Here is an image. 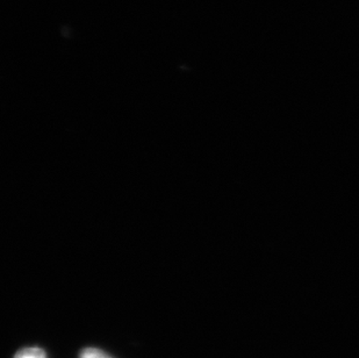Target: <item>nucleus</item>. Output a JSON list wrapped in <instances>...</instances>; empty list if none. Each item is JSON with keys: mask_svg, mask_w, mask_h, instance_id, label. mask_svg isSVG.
I'll return each instance as SVG.
<instances>
[{"mask_svg": "<svg viewBox=\"0 0 359 358\" xmlns=\"http://www.w3.org/2000/svg\"><path fill=\"white\" fill-rule=\"evenodd\" d=\"M79 358H112L105 352L97 348H85L79 354Z\"/></svg>", "mask_w": 359, "mask_h": 358, "instance_id": "f03ea898", "label": "nucleus"}, {"mask_svg": "<svg viewBox=\"0 0 359 358\" xmlns=\"http://www.w3.org/2000/svg\"><path fill=\"white\" fill-rule=\"evenodd\" d=\"M14 358H47L43 349L39 347H31V348L21 349L18 352Z\"/></svg>", "mask_w": 359, "mask_h": 358, "instance_id": "f257e3e1", "label": "nucleus"}]
</instances>
